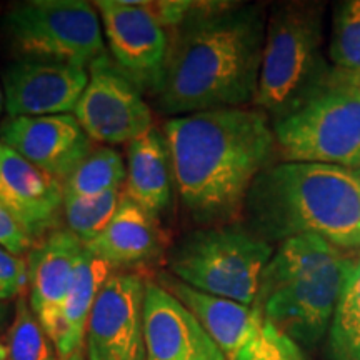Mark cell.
<instances>
[{"label":"cell","instance_id":"cell-21","mask_svg":"<svg viewBox=\"0 0 360 360\" xmlns=\"http://www.w3.org/2000/svg\"><path fill=\"white\" fill-rule=\"evenodd\" d=\"M127 180V165L122 155L109 146L94 147L62 186L65 199H85L120 191Z\"/></svg>","mask_w":360,"mask_h":360},{"label":"cell","instance_id":"cell-19","mask_svg":"<svg viewBox=\"0 0 360 360\" xmlns=\"http://www.w3.org/2000/svg\"><path fill=\"white\" fill-rule=\"evenodd\" d=\"M125 195L159 219L174 197V170L165 135L152 127L129 143Z\"/></svg>","mask_w":360,"mask_h":360},{"label":"cell","instance_id":"cell-14","mask_svg":"<svg viewBox=\"0 0 360 360\" xmlns=\"http://www.w3.org/2000/svg\"><path fill=\"white\" fill-rule=\"evenodd\" d=\"M0 142L60 182L94 150L92 139L72 114L8 117L0 124Z\"/></svg>","mask_w":360,"mask_h":360},{"label":"cell","instance_id":"cell-34","mask_svg":"<svg viewBox=\"0 0 360 360\" xmlns=\"http://www.w3.org/2000/svg\"><path fill=\"white\" fill-rule=\"evenodd\" d=\"M4 147H6V146H4V143H2V142H0V157H2V152H4Z\"/></svg>","mask_w":360,"mask_h":360},{"label":"cell","instance_id":"cell-2","mask_svg":"<svg viewBox=\"0 0 360 360\" xmlns=\"http://www.w3.org/2000/svg\"><path fill=\"white\" fill-rule=\"evenodd\" d=\"M267 32L262 6L219 0L169 32L164 72L152 96L172 117L254 103Z\"/></svg>","mask_w":360,"mask_h":360},{"label":"cell","instance_id":"cell-29","mask_svg":"<svg viewBox=\"0 0 360 360\" xmlns=\"http://www.w3.org/2000/svg\"><path fill=\"white\" fill-rule=\"evenodd\" d=\"M62 360H87V355H85V347L75 350L74 354H70L69 357H65Z\"/></svg>","mask_w":360,"mask_h":360},{"label":"cell","instance_id":"cell-6","mask_svg":"<svg viewBox=\"0 0 360 360\" xmlns=\"http://www.w3.org/2000/svg\"><path fill=\"white\" fill-rule=\"evenodd\" d=\"M274 245L244 224L200 227L170 249L169 269L193 289L254 305Z\"/></svg>","mask_w":360,"mask_h":360},{"label":"cell","instance_id":"cell-33","mask_svg":"<svg viewBox=\"0 0 360 360\" xmlns=\"http://www.w3.org/2000/svg\"><path fill=\"white\" fill-rule=\"evenodd\" d=\"M0 355H6V357H7V349L4 347L2 344H0Z\"/></svg>","mask_w":360,"mask_h":360},{"label":"cell","instance_id":"cell-18","mask_svg":"<svg viewBox=\"0 0 360 360\" xmlns=\"http://www.w3.org/2000/svg\"><path fill=\"white\" fill-rule=\"evenodd\" d=\"M157 283L197 319L207 334L222 349L227 360H233L262 322V315L255 307L205 294L179 281L172 274H162Z\"/></svg>","mask_w":360,"mask_h":360},{"label":"cell","instance_id":"cell-23","mask_svg":"<svg viewBox=\"0 0 360 360\" xmlns=\"http://www.w3.org/2000/svg\"><path fill=\"white\" fill-rule=\"evenodd\" d=\"M6 349L7 360H60L56 345L34 314L25 294L17 297Z\"/></svg>","mask_w":360,"mask_h":360},{"label":"cell","instance_id":"cell-3","mask_svg":"<svg viewBox=\"0 0 360 360\" xmlns=\"http://www.w3.org/2000/svg\"><path fill=\"white\" fill-rule=\"evenodd\" d=\"M247 227L264 240L326 238L360 247V170L317 162H282L257 175L244 204Z\"/></svg>","mask_w":360,"mask_h":360},{"label":"cell","instance_id":"cell-1","mask_svg":"<svg viewBox=\"0 0 360 360\" xmlns=\"http://www.w3.org/2000/svg\"><path fill=\"white\" fill-rule=\"evenodd\" d=\"M162 132L188 217L202 227L236 224L276 155L272 120L259 109L232 107L170 117Z\"/></svg>","mask_w":360,"mask_h":360},{"label":"cell","instance_id":"cell-10","mask_svg":"<svg viewBox=\"0 0 360 360\" xmlns=\"http://www.w3.org/2000/svg\"><path fill=\"white\" fill-rule=\"evenodd\" d=\"M110 57L139 89L154 92L169 52V30L146 0H97Z\"/></svg>","mask_w":360,"mask_h":360},{"label":"cell","instance_id":"cell-24","mask_svg":"<svg viewBox=\"0 0 360 360\" xmlns=\"http://www.w3.org/2000/svg\"><path fill=\"white\" fill-rule=\"evenodd\" d=\"M124 193L112 191L97 197L85 199H65L64 222L65 229L79 238L84 247L92 242L109 225L119 209Z\"/></svg>","mask_w":360,"mask_h":360},{"label":"cell","instance_id":"cell-17","mask_svg":"<svg viewBox=\"0 0 360 360\" xmlns=\"http://www.w3.org/2000/svg\"><path fill=\"white\" fill-rule=\"evenodd\" d=\"M164 249L165 240L159 219L125 193L109 225L85 245V250L119 272L154 264L164 254Z\"/></svg>","mask_w":360,"mask_h":360},{"label":"cell","instance_id":"cell-5","mask_svg":"<svg viewBox=\"0 0 360 360\" xmlns=\"http://www.w3.org/2000/svg\"><path fill=\"white\" fill-rule=\"evenodd\" d=\"M323 4L282 2L270 8L255 109L285 119L330 84L334 67L322 53Z\"/></svg>","mask_w":360,"mask_h":360},{"label":"cell","instance_id":"cell-26","mask_svg":"<svg viewBox=\"0 0 360 360\" xmlns=\"http://www.w3.org/2000/svg\"><path fill=\"white\" fill-rule=\"evenodd\" d=\"M233 360H307L302 347L290 337L277 330L272 323L262 322L255 328Z\"/></svg>","mask_w":360,"mask_h":360},{"label":"cell","instance_id":"cell-8","mask_svg":"<svg viewBox=\"0 0 360 360\" xmlns=\"http://www.w3.org/2000/svg\"><path fill=\"white\" fill-rule=\"evenodd\" d=\"M12 49L25 58H42L89 69L105 52L102 22L85 0H25L2 19Z\"/></svg>","mask_w":360,"mask_h":360},{"label":"cell","instance_id":"cell-9","mask_svg":"<svg viewBox=\"0 0 360 360\" xmlns=\"http://www.w3.org/2000/svg\"><path fill=\"white\" fill-rule=\"evenodd\" d=\"M74 115L92 142L107 146L130 143L154 127L139 85L107 52L90 64L89 84Z\"/></svg>","mask_w":360,"mask_h":360},{"label":"cell","instance_id":"cell-31","mask_svg":"<svg viewBox=\"0 0 360 360\" xmlns=\"http://www.w3.org/2000/svg\"><path fill=\"white\" fill-rule=\"evenodd\" d=\"M347 75H350V74H347ZM350 80H352V82L360 89V74L359 75H350Z\"/></svg>","mask_w":360,"mask_h":360},{"label":"cell","instance_id":"cell-27","mask_svg":"<svg viewBox=\"0 0 360 360\" xmlns=\"http://www.w3.org/2000/svg\"><path fill=\"white\" fill-rule=\"evenodd\" d=\"M29 287L27 259L13 255L0 245V302L20 297Z\"/></svg>","mask_w":360,"mask_h":360},{"label":"cell","instance_id":"cell-35","mask_svg":"<svg viewBox=\"0 0 360 360\" xmlns=\"http://www.w3.org/2000/svg\"><path fill=\"white\" fill-rule=\"evenodd\" d=\"M0 360H7L6 355H0Z\"/></svg>","mask_w":360,"mask_h":360},{"label":"cell","instance_id":"cell-28","mask_svg":"<svg viewBox=\"0 0 360 360\" xmlns=\"http://www.w3.org/2000/svg\"><path fill=\"white\" fill-rule=\"evenodd\" d=\"M0 245L11 254L24 257L32 249V238L27 236L19 220L0 202Z\"/></svg>","mask_w":360,"mask_h":360},{"label":"cell","instance_id":"cell-30","mask_svg":"<svg viewBox=\"0 0 360 360\" xmlns=\"http://www.w3.org/2000/svg\"><path fill=\"white\" fill-rule=\"evenodd\" d=\"M6 312H7V307L4 305V302H0V323L6 321Z\"/></svg>","mask_w":360,"mask_h":360},{"label":"cell","instance_id":"cell-25","mask_svg":"<svg viewBox=\"0 0 360 360\" xmlns=\"http://www.w3.org/2000/svg\"><path fill=\"white\" fill-rule=\"evenodd\" d=\"M328 56L337 72L360 74V0L337 4Z\"/></svg>","mask_w":360,"mask_h":360},{"label":"cell","instance_id":"cell-4","mask_svg":"<svg viewBox=\"0 0 360 360\" xmlns=\"http://www.w3.org/2000/svg\"><path fill=\"white\" fill-rule=\"evenodd\" d=\"M354 260L317 236L281 242L260 278L255 307L302 347L322 340Z\"/></svg>","mask_w":360,"mask_h":360},{"label":"cell","instance_id":"cell-7","mask_svg":"<svg viewBox=\"0 0 360 360\" xmlns=\"http://www.w3.org/2000/svg\"><path fill=\"white\" fill-rule=\"evenodd\" d=\"M272 127L285 162L360 167V89L347 74L334 69L321 94Z\"/></svg>","mask_w":360,"mask_h":360},{"label":"cell","instance_id":"cell-20","mask_svg":"<svg viewBox=\"0 0 360 360\" xmlns=\"http://www.w3.org/2000/svg\"><path fill=\"white\" fill-rule=\"evenodd\" d=\"M110 276V265L84 249L64 304L67 354L69 355L85 347V332H87L90 314Z\"/></svg>","mask_w":360,"mask_h":360},{"label":"cell","instance_id":"cell-15","mask_svg":"<svg viewBox=\"0 0 360 360\" xmlns=\"http://www.w3.org/2000/svg\"><path fill=\"white\" fill-rule=\"evenodd\" d=\"M146 360H227L222 349L172 294L146 281Z\"/></svg>","mask_w":360,"mask_h":360},{"label":"cell","instance_id":"cell-12","mask_svg":"<svg viewBox=\"0 0 360 360\" xmlns=\"http://www.w3.org/2000/svg\"><path fill=\"white\" fill-rule=\"evenodd\" d=\"M84 249L74 233L58 227L35 242L27 254L30 307L52 339L60 360L69 355L64 304Z\"/></svg>","mask_w":360,"mask_h":360},{"label":"cell","instance_id":"cell-16","mask_svg":"<svg viewBox=\"0 0 360 360\" xmlns=\"http://www.w3.org/2000/svg\"><path fill=\"white\" fill-rule=\"evenodd\" d=\"M0 202L19 220L32 242L58 229L64 215V186L60 180L29 164L4 147L0 157Z\"/></svg>","mask_w":360,"mask_h":360},{"label":"cell","instance_id":"cell-11","mask_svg":"<svg viewBox=\"0 0 360 360\" xmlns=\"http://www.w3.org/2000/svg\"><path fill=\"white\" fill-rule=\"evenodd\" d=\"M143 304L146 281L139 274H112L89 319L87 360H146Z\"/></svg>","mask_w":360,"mask_h":360},{"label":"cell","instance_id":"cell-22","mask_svg":"<svg viewBox=\"0 0 360 360\" xmlns=\"http://www.w3.org/2000/svg\"><path fill=\"white\" fill-rule=\"evenodd\" d=\"M328 360H360V257L352 267L337 300L328 327Z\"/></svg>","mask_w":360,"mask_h":360},{"label":"cell","instance_id":"cell-32","mask_svg":"<svg viewBox=\"0 0 360 360\" xmlns=\"http://www.w3.org/2000/svg\"><path fill=\"white\" fill-rule=\"evenodd\" d=\"M4 105H6V97H4V92H2V89H0V112H2Z\"/></svg>","mask_w":360,"mask_h":360},{"label":"cell","instance_id":"cell-13","mask_svg":"<svg viewBox=\"0 0 360 360\" xmlns=\"http://www.w3.org/2000/svg\"><path fill=\"white\" fill-rule=\"evenodd\" d=\"M2 82L8 117L74 114L89 84V69L20 57L6 67Z\"/></svg>","mask_w":360,"mask_h":360}]
</instances>
